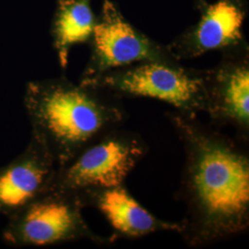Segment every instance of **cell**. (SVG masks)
<instances>
[{
    "label": "cell",
    "mask_w": 249,
    "mask_h": 249,
    "mask_svg": "<svg viewBox=\"0 0 249 249\" xmlns=\"http://www.w3.org/2000/svg\"><path fill=\"white\" fill-rule=\"evenodd\" d=\"M105 216L115 231V237L140 238L159 231H180L179 223L163 221L144 208L124 187L99 191L84 202Z\"/></svg>",
    "instance_id": "30bf717a"
},
{
    "label": "cell",
    "mask_w": 249,
    "mask_h": 249,
    "mask_svg": "<svg viewBox=\"0 0 249 249\" xmlns=\"http://www.w3.org/2000/svg\"><path fill=\"white\" fill-rule=\"evenodd\" d=\"M84 208L75 196L46 190L31 203L8 218L2 240L12 248L54 246L87 240L107 246L115 236H103L92 231L85 221Z\"/></svg>",
    "instance_id": "5b68a950"
},
{
    "label": "cell",
    "mask_w": 249,
    "mask_h": 249,
    "mask_svg": "<svg viewBox=\"0 0 249 249\" xmlns=\"http://www.w3.org/2000/svg\"><path fill=\"white\" fill-rule=\"evenodd\" d=\"M212 124L231 125L249 142V47L248 42L222 51V59L206 75Z\"/></svg>",
    "instance_id": "52a82bcc"
},
{
    "label": "cell",
    "mask_w": 249,
    "mask_h": 249,
    "mask_svg": "<svg viewBox=\"0 0 249 249\" xmlns=\"http://www.w3.org/2000/svg\"><path fill=\"white\" fill-rule=\"evenodd\" d=\"M56 164L31 138L24 150L0 167V214L9 218L48 188Z\"/></svg>",
    "instance_id": "9c48e42d"
},
{
    "label": "cell",
    "mask_w": 249,
    "mask_h": 249,
    "mask_svg": "<svg viewBox=\"0 0 249 249\" xmlns=\"http://www.w3.org/2000/svg\"><path fill=\"white\" fill-rule=\"evenodd\" d=\"M96 21L97 16L91 8V0H57L51 35L63 70L68 67L72 47L89 43Z\"/></svg>",
    "instance_id": "8fae6325"
},
{
    "label": "cell",
    "mask_w": 249,
    "mask_h": 249,
    "mask_svg": "<svg viewBox=\"0 0 249 249\" xmlns=\"http://www.w3.org/2000/svg\"><path fill=\"white\" fill-rule=\"evenodd\" d=\"M88 45L89 61L80 81L94 80L105 72L135 63L178 60L167 45L154 41L131 25L110 0L103 1Z\"/></svg>",
    "instance_id": "8992f818"
},
{
    "label": "cell",
    "mask_w": 249,
    "mask_h": 249,
    "mask_svg": "<svg viewBox=\"0 0 249 249\" xmlns=\"http://www.w3.org/2000/svg\"><path fill=\"white\" fill-rule=\"evenodd\" d=\"M206 75L207 71L188 69L178 60L144 61L111 70L82 82L105 88L121 99H157L180 112L197 116L208 108Z\"/></svg>",
    "instance_id": "277c9868"
},
{
    "label": "cell",
    "mask_w": 249,
    "mask_h": 249,
    "mask_svg": "<svg viewBox=\"0 0 249 249\" xmlns=\"http://www.w3.org/2000/svg\"><path fill=\"white\" fill-rule=\"evenodd\" d=\"M23 106L31 138L40 143L56 166L127 119L122 99L92 83L66 77L28 82Z\"/></svg>",
    "instance_id": "7a4b0ae2"
},
{
    "label": "cell",
    "mask_w": 249,
    "mask_h": 249,
    "mask_svg": "<svg viewBox=\"0 0 249 249\" xmlns=\"http://www.w3.org/2000/svg\"><path fill=\"white\" fill-rule=\"evenodd\" d=\"M196 7L200 12L198 21L167 45L178 60L247 43L243 25L249 13L248 0H196Z\"/></svg>",
    "instance_id": "ba28073f"
},
{
    "label": "cell",
    "mask_w": 249,
    "mask_h": 249,
    "mask_svg": "<svg viewBox=\"0 0 249 249\" xmlns=\"http://www.w3.org/2000/svg\"><path fill=\"white\" fill-rule=\"evenodd\" d=\"M149 151L140 134L117 127L85 146L56 166L47 190L85 200L102 190L124 186V181Z\"/></svg>",
    "instance_id": "3957f363"
},
{
    "label": "cell",
    "mask_w": 249,
    "mask_h": 249,
    "mask_svg": "<svg viewBox=\"0 0 249 249\" xmlns=\"http://www.w3.org/2000/svg\"><path fill=\"white\" fill-rule=\"evenodd\" d=\"M166 116L185 153L177 195L186 213L178 233L188 247L200 249L249 231V142L196 115L175 109Z\"/></svg>",
    "instance_id": "6da1fadb"
}]
</instances>
